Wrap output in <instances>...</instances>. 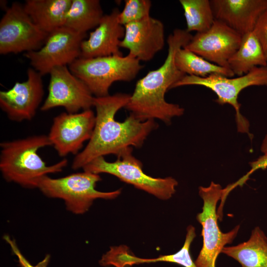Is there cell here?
Wrapping results in <instances>:
<instances>
[{
	"label": "cell",
	"mask_w": 267,
	"mask_h": 267,
	"mask_svg": "<svg viewBox=\"0 0 267 267\" xmlns=\"http://www.w3.org/2000/svg\"><path fill=\"white\" fill-rule=\"evenodd\" d=\"M130 96L129 94L117 93L94 97L96 114L93 133L85 148L73 159L72 169L83 168L99 157L110 154L117 156L129 147L139 148L157 128L155 120L142 121L131 114L123 122L115 120L116 114L126 107Z\"/></svg>",
	"instance_id": "obj_1"
},
{
	"label": "cell",
	"mask_w": 267,
	"mask_h": 267,
	"mask_svg": "<svg viewBox=\"0 0 267 267\" xmlns=\"http://www.w3.org/2000/svg\"><path fill=\"white\" fill-rule=\"evenodd\" d=\"M186 29H176L167 39L168 53L163 64L149 71L137 81L134 90L125 107L140 121L158 119L169 124L175 117L183 114L179 105L168 102L165 95L168 90L186 75L175 63L177 51L184 47L192 38Z\"/></svg>",
	"instance_id": "obj_2"
},
{
	"label": "cell",
	"mask_w": 267,
	"mask_h": 267,
	"mask_svg": "<svg viewBox=\"0 0 267 267\" xmlns=\"http://www.w3.org/2000/svg\"><path fill=\"white\" fill-rule=\"evenodd\" d=\"M48 146L51 145L45 135L1 142L0 171L3 178L25 188H35L42 177L62 172L67 165L66 159L48 166L39 155L41 148Z\"/></svg>",
	"instance_id": "obj_3"
},
{
	"label": "cell",
	"mask_w": 267,
	"mask_h": 267,
	"mask_svg": "<svg viewBox=\"0 0 267 267\" xmlns=\"http://www.w3.org/2000/svg\"><path fill=\"white\" fill-rule=\"evenodd\" d=\"M142 67L139 60L129 54L79 57L69 65L70 71L87 85L94 97L109 95L113 83L131 81Z\"/></svg>",
	"instance_id": "obj_4"
},
{
	"label": "cell",
	"mask_w": 267,
	"mask_h": 267,
	"mask_svg": "<svg viewBox=\"0 0 267 267\" xmlns=\"http://www.w3.org/2000/svg\"><path fill=\"white\" fill-rule=\"evenodd\" d=\"M101 180L99 175L86 171L58 178L46 175L40 178L37 188L48 198L63 200L68 211L81 215L89 210L95 199H113L121 194V189L110 192L96 190V183Z\"/></svg>",
	"instance_id": "obj_5"
},
{
	"label": "cell",
	"mask_w": 267,
	"mask_h": 267,
	"mask_svg": "<svg viewBox=\"0 0 267 267\" xmlns=\"http://www.w3.org/2000/svg\"><path fill=\"white\" fill-rule=\"evenodd\" d=\"M133 147L121 151L113 162H107L104 157H98L82 169L93 174L106 173L113 175L121 180L131 184L162 200L170 199L176 192L178 184L172 177L153 178L142 170L141 162L132 154Z\"/></svg>",
	"instance_id": "obj_6"
},
{
	"label": "cell",
	"mask_w": 267,
	"mask_h": 267,
	"mask_svg": "<svg viewBox=\"0 0 267 267\" xmlns=\"http://www.w3.org/2000/svg\"><path fill=\"white\" fill-rule=\"evenodd\" d=\"M188 85L206 87L216 93V101L219 104H228L235 109L237 130L242 133H249V123L240 113L241 104L238 101L240 92L251 86H267V65L253 69L248 73L237 77H228L213 74L202 78L185 75L176 83L173 88Z\"/></svg>",
	"instance_id": "obj_7"
},
{
	"label": "cell",
	"mask_w": 267,
	"mask_h": 267,
	"mask_svg": "<svg viewBox=\"0 0 267 267\" xmlns=\"http://www.w3.org/2000/svg\"><path fill=\"white\" fill-rule=\"evenodd\" d=\"M223 188L212 181L207 187L200 186L199 194L203 201L202 211L196 219L202 225L203 246L194 262L196 267H215V263L225 246L231 244L237 236L240 225L226 233L221 231L218 223L217 206Z\"/></svg>",
	"instance_id": "obj_8"
},
{
	"label": "cell",
	"mask_w": 267,
	"mask_h": 267,
	"mask_svg": "<svg viewBox=\"0 0 267 267\" xmlns=\"http://www.w3.org/2000/svg\"><path fill=\"white\" fill-rule=\"evenodd\" d=\"M48 35L34 23L23 5L13 2L0 21V54L37 50L44 45Z\"/></svg>",
	"instance_id": "obj_9"
},
{
	"label": "cell",
	"mask_w": 267,
	"mask_h": 267,
	"mask_svg": "<svg viewBox=\"0 0 267 267\" xmlns=\"http://www.w3.org/2000/svg\"><path fill=\"white\" fill-rule=\"evenodd\" d=\"M86 34L65 27L48 34L44 45L38 50L25 52L32 68L42 76L54 68L70 65L80 57L81 45Z\"/></svg>",
	"instance_id": "obj_10"
},
{
	"label": "cell",
	"mask_w": 267,
	"mask_h": 267,
	"mask_svg": "<svg viewBox=\"0 0 267 267\" xmlns=\"http://www.w3.org/2000/svg\"><path fill=\"white\" fill-rule=\"evenodd\" d=\"M49 74L48 94L41 107L42 111L62 107L67 113H76L93 106L94 96L67 66L54 68Z\"/></svg>",
	"instance_id": "obj_11"
},
{
	"label": "cell",
	"mask_w": 267,
	"mask_h": 267,
	"mask_svg": "<svg viewBox=\"0 0 267 267\" xmlns=\"http://www.w3.org/2000/svg\"><path fill=\"white\" fill-rule=\"evenodd\" d=\"M95 123V114L91 109L80 113H61L54 118L47 135L51 146L61 157L77 155L84 142L91 138Z\"/></svg>",
	"instance_id": "obj_12"
},
{
	"label": "cell",
	"mask_w": 267,
	"mask_h": 267,
	"mask_svg": "<svg viewBox=\"0 0 267 267\" xmlns=\"http://www.w3.org/2000/svg\"><path fill=\"white\" fill-rule=\"evenodd\" d=\"M242 37L225 23L215 19L208 30L196 33L183 47L210 62L229 69L228 60L238 48Z\"/></svg>",
	"instance_id": "obj_13"
},
{
	"label": "cell",
	"mask_w": 267,
	"mask_h": 267,
	"mask_svg": "<svg viewBox=\"0 0 267 267\" xmlns=\"http://www.w3.org/2000/svg\"><path fill=\"white\" fill-rule=\"evenodd\" d=\"M27 74L26 81L0 91V107L14 122L32 120L44 95L42 76L33 68H28Z\"/></svg>",
	"instance_id": "obj_14"
},
{
	"label": "cell",
	"mask_w": 267,
	"mask_h": 267,
	"mask_svg": "<svg viewBox=\"0 0 267 267\" xmlns=\"http://www.w3.org/2000/svg\"><path fill=\"white\" fill-rule=\"evenodd\" d=\"M125 35L120 47L129 50V54L140 61H149L161 50L165 44L163 23L150 16L124 26Z\"/></svg>",
	"instance_id": "obj_15"
},
{
	"label": "cell",
	"mask_w": 267,
	"mask_h": 267,
	"mask_svg": "<svg viewBox=\"0 0 267 267\" xmlns=\"http://www.w3.org/2000/svg\"><path fill=\"white\" fill-rule=\"evenodd\" d=\"M117 8L104 15L95 30L81 45L80 57L89 58L113 55H123L120 44L125 35V27L118 20Z\"/></svg>",
	"instance_id": "obj_16"
},
{
	"label": "cell",
	"mask_w": 267,
	"mask_h": 267,
	"mask_svg": "<svg viewBox=\"0 0 267 267\" xmlns=\"http://www.w3.org/2000/svg\"><path fill=\"white\" fill-rule=\"evenodd\" d=\"M215 19L221 21L242 36L253 31L267 10V0H211Z\"/></svg>",
	"instance_id": "obj_17"
},
{
	"label": "cell",
	"mask_w": 267,
	"mask_h": 267,
	"mask_svg": "<svg viewBox=\"0 0 267 267\" xmlns=\"http://www.w3.org/2000/svg\"><path fill=\"white\" fill-rule=\"evenodd\" d=\"M72 0H26L25 12L43 32L49 34L64 25Z\"/></svg>",
	"instance_id": "obj_18"
},
{
	"label": "cell",
	"mask_w": 267,
	"mask_h": 267,
	"mask_svg": "<svg viewBox=\"0 0 267 267\" xmlns=\"http://www.w3.org/2000/svg\"><path fill=\"white\" fill-rule=\"evenodd\" d=\"M222 253L235 260L241 267H267V237L257 226L247 241L225 246Z\"/></svg>",
	"instance_id": "obj_19"
},
{
	"label": "cell",
	"mask_w": 267,
	"mask_h": 267,
	"mask_svg": "<svg viewBox=\"0 0 267 267\" xmlns=\"http://www.w3.org/2000/svg\"><path fill=\"white\" fill-rule=\"evenodd\" d=\"M267 65V59L257 36L253 31L242 36L240 44L228 62L229 69L241 76L253 69Z\"/></svg>",
	"instance_id": "obj_20"
},
{
	"label": "cell",
	"mask_w": 267,
	"mask_h": 267,
	"mask_svg": "<svg viewBox=\"0 0 267 267\" xmlns=\"http://www.w3.org/2000/svg\"><path fill=\"white\" fill-rule=\"evenodd\" d=\"M103 15L98 0H72L63 27L86 34L87 31L98 26Z\"/></svg>",
	"instance_id": "obj_21"
},
{
	"label": "cell",
	"mask_w": 267,
	"mask_h": 267,
	"mask_svg": "<svg viewBox=\"0 0 267 267\" xmlns=\"http://www.w3.org/2000/svg\"><path fill=\"white\" fill-rule=\"evenodd\" d=\"M175 63L177 68L186 75L202 78L213 74H218L228 77L234 76L229 69L210 62L184 47L177 51L175 55Z\"/></svg>",
	"instance_id": "obj_22"
},
{
	"label": "cell",
	"mask_w": 267,
	"mask_h": 267,
	"mask_svg": "<svg viewBox=\"0 0 267 267\" xmlns=\"http://www.w3.org/2000/svg\"><path fill=\"white\" fill-rule=\"evenodd\" d=\"M184 11L186 31L202 33L208 30L215 18L210 0H180Z\"/></svg>",
	"instance_id": "obj_23"
},
{
	"label": "cell",
	"mask_w": 267,
	"mask_h": 267,
	"mask_svg": "<svg viewBox=\"0 0 267 267\" xmlns=\"http://www.w3.org/2000/svg\"><path fill=\"white\" fill-rule=\"evenodd\" d=\"M151 1L149 0H126L124 7L118 16L123 26L150 16Z\"/></svg>",
	"instance_id": "obj_24"
},
{
	"label": "cell",
	"mask_w": 267,
	"mask_h": 267,
	"mask_svg": "<svg viewBox=\"0 0 267 267\" xmlns=\"http://www.w3.org/2000/svg\"><path fill=\"white\" fill-rule=\"evenodd\" d=\"M195 236L194 227L189 225L187 228L186 237L182 247L174 254L161 256L157 258H153V263L165 262L176 263L184 267H196L190 254V245Z\"/></svg>",
	"instance_id": "obj_25"
},
{
	"label": "cell",
	"mask_w": 267,
	"mask_h": 267,
	"mask_svg": "<svg viewBox=\"0 0 267 267\" xmlns=\"http://www.w3.org/2000/svg\"><path fill=\"white\" fill-rule=\"evenodd\" d=\"M3 239L9 245L12 253L16 256L20 267H47L50 259L49 254H46L43 260L34 266L22 254L14 238L5 234L3 236Z\"/></svg>",
	"instance_id": "obj_26"
},
{
	"label": "cell",
	"mask_w": 267,
	"mask_h": 267,
	"mask_svg": "<svg viewBox=\"0 0 267 267\" xmlns=\"http://www.w3.org/2000/svg\"><path fill=\"white\" fill-rule=\"evenodd\" d=\"M253 32L259 41L267 59V10L260 17Z\"/></svg>",
	"instance_id": "obj_27"
},
{
	"label": "cell",
	"mask_w": 267,
	"mask_h": 267,
	"mask_svg": "<svg viewBox=\"0 0 267 267\" xmlns=\"http://www.w3.org/2000/svg\"><path fill=\"white\" fill-rule=\"evenodd\" d=\"M251 167L250 170L243 177L236 182L230 184L232 189L238 186H242L249 179L251 174L259 169L265 170L267 168V155H263L260 156L256 160L249 163Z\"/></svg>",
	"instance_id": "obj_28"
},
{
	"label": "cell",
	"mask_w": 267,
	"mask_h": 267,
	"mask_svg": "<svg viewBox=\"0 0 267 267\" xmlns=\"http://www.w3.org/2000/svg\"><path fill=\"white\" fill-rule=\"evenodd\" d=\"M261 151L264 155H267V134H266L261 145Z\"/></svg>",
	"instance_id": "obj_29"
}]
</instances>
